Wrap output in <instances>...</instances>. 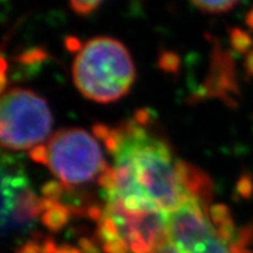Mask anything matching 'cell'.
I'll return each mask as SVG.
<instances>
[{"instance_id": "obj_1", "label": "cell", "mask_w": 253, "mask_h": 253, "mask_svg": "<svg viewBox=\"0 0 253 253\" xmlns=\"http://www.w3.org/2000/svg\"><path fill=\"white\" fill-rule=\"evenodd\" d=\"M136 117L116 128L98 126L99 136L113 156L99 179L106 198L132 206L153 207L170 215L194 198L192 173L194 167L173 157L167 141L147 126L149 117Z\"/></svg>"}, {"instance_id": "obj_2", "label": "cell", "mask_w": 253, "mask_h": 253, "mask_svg": "<svg viewBox=\"0 0 253 253\" xmlns=\"http://www.w3.org/2000/svg\"><path fill=\"white\" fill-rule=\"evenodd\" d=\"M135 76L131 54L117 39L96 36L77 46L72 77L86 99L96 103L121 99L131 89Z\"/></svg>"}, {"instance_id": "obj_3", "label": "cell", "mask_w": 253, "mask_h": 253, "mask_svg": "<svg viewBox=\"0 0 253 253\" xmlns=\"http://www.w3.org/2000/svg\"><path fill=\"white\" fill-rule=\"evenodd\" d=\"M169 217L158 209L106 198L98 235L106 253H156L167 239Z\"/></svg>"}, {"instance_id": "obj_4", "label": "cell", "mask_w": 253, "mask_h": 253, "mask_svg": "<svg viewBox=\"0 0 253 253\" xmlns=\"http://www.w3.org/2000/svg\"><path fill=\"white\" fill-rule=\"evenodd\" d=\"M30 157L48 166L63 186H79L100 179L108 169L99 141L83 128L55 132L46 144L31 149Z\"/></svg>"}, {"instance_id": "obj_5", "label": "cell", "mask_w": 253, "mask_h": 253, "mask_svg": "<svg viewBox=\"0 0 253 253\" xmlns=\"http://www.w3.org/2000/svg\"><path fill=\"white\" fill-rule=\"evenodd\" d=\"M51 128L50 108L35 91L13 87L0 96V147L34 149L49 138Z\"/></svg>"}, {"instance_id": "obj_6", "label": "cell", "mask_w": 253, "mask_h": 253, "mask_svg": "<svg viewBox=\"0 0 253 253\" xmlns=\"http://www.w3.org/2000/svg\"><path fill=\"white\" fill-rule=\"evenodd\" d=\"M167 239L177 253H251L247 243L224 237L210 217V206L197 198L171 212Z\"/></svg>"}, {"instance_id": "obj_7", "label": "cell", "mask_w": 253, "mask_h": 253, "mask_svg": "<svg viewBox=\"0 0 253 253\" xmlns=\"http://www.w3.org/2000/svg\"><path fill=\"white\" fill-rule=\"evenodd\" d=\"M30 186L23 170L6 185L0 188V241L10 234L21 233L17 224V203L21 193Z\"/></svg>"}, {"instance_id": "obj_8", "label": "cell", "mask_w": 253, "mask_h": 253, "mask_svg": "<svg viewBox=\"0 0 253 253\" xmlns=\"http://www.w3.org/2000/svg\"><path fill=\"white\" fill-rule=\"evenodd\" d=\"M70 210L59 199L42 198V221L50 230L61 229L68 220Z\"/></svg>"}, {"instance_id": "obj_9", "label": "cell", "mask_w": 253, "mask_h": 253, "mask_svg": "<svg viewBox=\"0 0 253 253\" xmlns=\"http://www.w3.org/2000/svg\"><path fill=\"white\" fill-rule=\"evenodd\" d=\"M193 5L210 14H220L234 9L241 0H189Z\"/></svg>"}, {"instance_id": "obj_10", "label": "cell", "mask_w": 253, "mask_h": 253, "mask_svg": "<svg viewBox=\"0 0 253 253\" xmlns=\"http://www.w3.org/2000/svg\"><path fill=\"white\" fill-rule=\"evenodd\" d=\"M70 6L79 16H89L95 12L106 0H68Z\"/></svg>"}, {"instance_id": "obj_11", "label": "cell", "mask_w": 253, "mask_h": 253, "mask_svg": "<svg viewBox=\"0 0 253 253\" xmlns=\"http://www.w3.org/2000/svg\"><path fill=\"white\" fill-rule=\"evenodd\" d=\"M233 42H234L235 48L239 49L241 51H244L246 49H248L250 48V45L252 44V40H251L250 35L246 34L244 31H241V30H234Z\"/></svg>"}, {"instance_id": "obj_12", "label": "cell", "mask_w": 253, "mask_h": 253, "mask_svg": "<svg viewBox=\"0 0 253 253\" xmlns=\"http://www.w3.org/2000/svg\"><path fill=\"white\" fill-rule=\"evenodd\" d=\"M6 70H8V66H6L5 58L0 55V94L3 93V90L6 86Z\"/></svg>"}, {"instance_id": "obj_13", "label": "cell", "mask_w": 253, "mask_h": 253, "mask_svg": "<svg viewBox=\"0 0 253 253\" xmlns=\"http://www.w3.org/2000/svg\"><path fill=\"white\" fill-rule=\"evenodd\" d=\"M54 253H80L77 250L71 247H57Z\"/></svg>"}, {"instance_id": "obj_14", "label": "cell", "mask_w": 253, "mask_h": 253, "mask_svg": "<svg viewBox=\"0 0 253 253\" xmlns=\"http://www.w3.org/2000/svg\"><path fill=\"white\" fill-rule=\"evenodd\" d=\"M247 70L251 75H253V51L248 55L247 59Z\"/></svg>"}, {"instance_id": "obj_15", "label": "cell", "mask_w": 253, "mask_h": 253, "mask_svg": "<svg viewBox=\"0 0 253 253\" xmlns=\"http://www.w3.org/2000/svg\"><path fill=\"white\" fill-rule=\"evenodd\" d=\"M246 21H247V25L253 29V8L250 10V12H248L247 18H246Z\"/></svg>"}]
</instances>
